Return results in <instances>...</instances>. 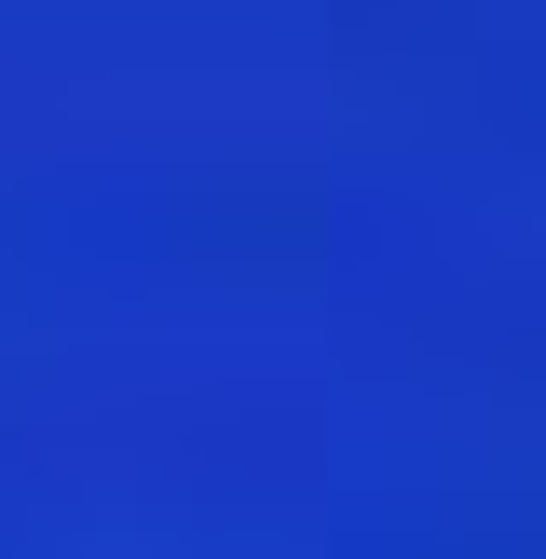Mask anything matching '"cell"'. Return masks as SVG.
Here are the masks:
<instances>
[{"instance_id":"obj_2","label":"cell","mask_w":546,"mask_h":559,"mask_svg":"<svg viewBox=\"0 0 546 559\" xmlns=\"http://www.w3.org/2000/svg\"><path fill=\"white\" fill-rule=\"evenodd\" d=\"M478 559H546V533H491V546H478Z\"/></svg>"},{"instance_id":"obj_1","label":"cell","mask_w":546,"mask_h":559,"mask_svg":"<svg viewBox=\"0 0 546 559\" xmlns=\"http://www.w3.org/2000/svg\"><path fill=\"white\" fill-rule=\"evenodd\" d=\"M178 233L205 246L218 273H314L328 260V191H314V164H218L205 191L178 205Z\"/></svg>"}]
</instances>
